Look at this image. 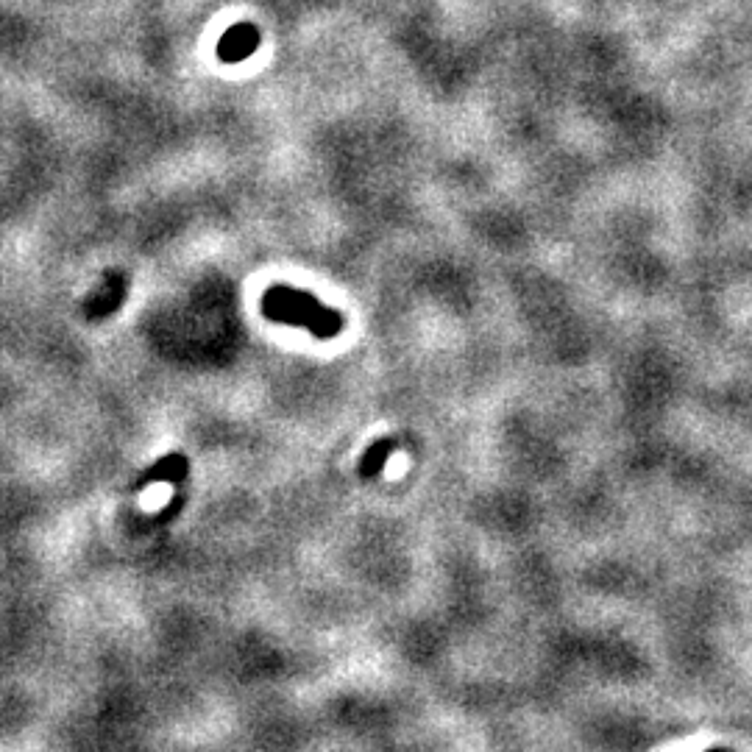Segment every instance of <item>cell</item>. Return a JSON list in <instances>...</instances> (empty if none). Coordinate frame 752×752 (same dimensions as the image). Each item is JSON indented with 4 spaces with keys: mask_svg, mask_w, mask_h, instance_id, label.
<instances>
[{
    "mask_svg": "<svg viewBox=\"0 0 752 752\" xmlns=\"http://www.w3.org/2000/svg\"><path fill=\"white\" fill-rule=\"evenodd\" d=\"M260 310L273 324L299 326L318 340L338 338L346 326V318L338 310L321 304L307 290H296V287L287 285L268 287L260 301Z\"/></svg>",
    "mask_w": 752,
    "mask_h": 752,
    "instance_id": "cell-1",
    "label": "cell"
},
{
    "mask_svg": "<svg viewBox=\"0 0 752 752\" xmlns=\"http://www.w3.org/2000/svg\"><path fill=\"white\" fill-rule=\"evenodd\" d=\"M262 31L254 23H237L218 39V59L223 65H240L260 48Z\"/></svg>",
    "mask_w": 752,
    "mask_h": 752,
    "instance_id": "cell-2",
    "label": "cell"
},
{
    "mask_svg": "<svg viewBox=\"0 0 752 752\" xmlns=\"http://www.w3.org/2000/svg\"><path fill=\"white\" fill-rule=\"evenodd\" d=\"M187 474H190V460L182 452H170L165 457H159L151 468H145L143 474L137 477V482H134V491L151 488L156 482L179 485V482L187 480Z\"/></svg>",
    "mask_w": 752,
    "mask_h": 752,
    "instance_id": "cell-3",
    "label": "cell"
},
{
    "mask_svg": "<svg viewBox=\"0 0 752 752\" xmlns=\"http://www.w3.org/2000/svg\"><path fill=\"white\" fill-rule=\"evenodd\" d=\"M399 449V441L396 438H379L363 452V460H360V477L363 480H374L382 474V468L388 466L390 454Z\"/></svg>",
    "mask_w": 752,
    "mask_h": 752,
    "instance_id": "cell-4",
    "label": "cell"
},
{
    "mask_svg": "<svg viewBox=\"0 0 752 752\" xmlns=\"http://www.w3.org/2000/svg\"><path fill=\"white\" fill-rule=\"evenodd\" d=\"M708 752H730V750H725V747H719V750H708Z\"/></svg>",
    "mask_w": 752,
    "mask_h": 752,
    "instance_id": "cell-5",
    "label": "cell"
}]
</instances>
